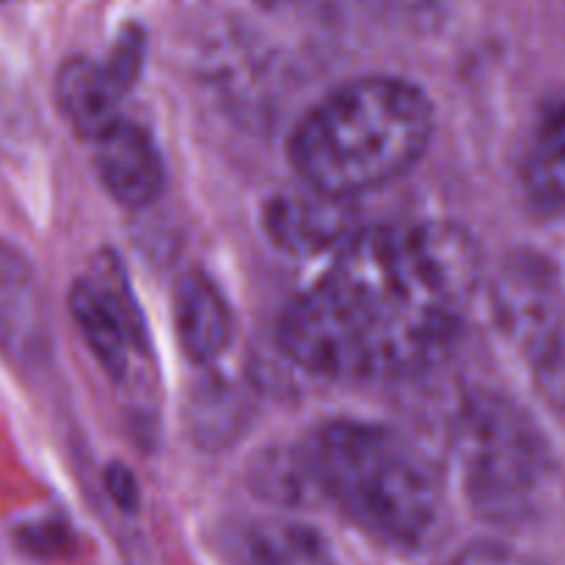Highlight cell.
Segmentation results:
<instances>
[{
    "instance_id": "6da1fadb",
    "label": "cell",
    "mask_w": 565,
    "mask_h": 565,
    "mask_svg": "<svg viewBox=\"0 0 565 565\" xmlns=\"http://www.w3.org/2000/svg\"><path fill=\"white\" fill-rule=\"evenodd\" d=\"M480 285V252L447 221L356 230L329 274L285 309L292 364L337 381L401 379L439 362Z\"/></svg>"
},
{
    "instance_id": "7a4b0ae2",
    "label": "cell",
    "mask_w": 565,
    "mask_h": 565,
    "mask_svg": "<svg viewBox=\"0 0 565 565\" xmlns=\"http://www.w3.org/2000/svg\"><path fill=\"white\" fill-rule=\"evenodd\" d=\"M428 94L390 75L359 77L326 94L290 138V160L312 191L353 199L401 180L430 147Z\"/></svg>"
},
{
    "instance_id": "3957f363",
    "label": "cell",
    "mask_w": 565,
    "mask_h": 565,
    "mask_svg": "<svg viewBox=\"0 0 565 565\" xmlns=\"http://www.w3.org/2000/svg\"><path fill=\"white\" fill-rule=\"evenodd\" d=\"M309 483L353 524L392 546L428 544L445 519L434 463L397 430L337 419L315 430L301 456Z\"/></svg>"
},
{
    "instance_id": "277c9868",
    "label": "cell",
    "mask_w": 565,
    "mask_h": 565,
    "mask_svg": "<svg viewBox=\"0 0 565 565\" xmlns=\"http://www.w3.org/2000/svg\"><path fill=\"white\" fill-rule=\"evenodd\" d=\"M452 450L480 519L513 524L533 511L550 475V447L522 406L494 392L469 395L452 423Z\"/></svg>"
},
{
    "instance_id": "5b68a950",
    "label": "cell",
    "mask_w": 565,
    "mask_h": 565,
    "mask_svg": "<svg viewBox=\"0 0 565 565\" xmlns=\"http://www.w3.org/2000/svg\"><path fill=\"white\" fill-rule=\"evenodd\" d=\"M497 323L522 353L546 397L565 401V292L544 257L519 254L505 263L491 290Z\"/></svg>"
},
{
    "instance_id": "8992f818",
    "label": "cell",
    "mask_w": 565,
    "mask_h": 565,
    "mask_svg": "<svg viewBox=\"0 0 565 565\" xmlns=\"http://www.w3.org/2000/svg\"><path fill=\"white\" fill-rule=\"evenodd\" d=\"M70 312L86 345L114 379H125L132 362L149 353L141 307L114 252L94 257L88 274L72 285Z\"/></svg>"
},
{
    "instance_id": "52a82bcc",
    "label": "cell",
    "mask_w": 565,
    "mask_h": 565,
    "mask_svg": "<svg viewBox=\"0 0 565 565\" xmlns=\"http://www.w3.org/2000/svg\"><path fill=\"white\" fill-rule=\"evenodd\" d=\"M143 50L147 39L141 28L127 25L105 61L72 58L61 66L55 77V97L61 114L81 136L94 141L121 119L119 105L136 86L143 66Z\"/></svg>"
},
{
    "instance_id": "ba28073f",
    "label": "cell",
    "mask_w": 565,
    "mask_h": 565,
    "mask_svg": "<svg viewBox=\"0 0 565 565\" xmlns=\"http://www.w3.org/2000/svg\"><path fill=\"white\" fill-rule=\"evenodd\" d=\"M94 166L105 191L125 207H147L163 193L166 166L152 136L119 119L94 138Z\"/></svg>"
},
{
    "instance_id": "9c48e42d",
    "label": "cell",
    "mask_w": 565,
    "mask_h": 565,
    "mask_svg": "<svg viewBox=\"0 0 565 565\" xmlns=\"http://www.w3.org/2000/svg\"><path fill=\"white\" fill-rule=\"evenodd\" d=\"M348 202L351 199L329 196L307 185L301 193H281L265 207V232L281 252L296 257L340 248L356 232Z\"/></svg>"
},
{
    "instance_id": "30bf717a",
    "label": "cell",
    "mask_w": 565,
    "mask_h": 565,
    "mask_svg": "<svg viewBox=\"0 0 565 565\" xmlns=\"http://www.w3.org/2000/svg\"><path fill=\"white\" fill-rule=\"evenodd\" d=\"M174 329L193 364L218 362L232 337V315L218 287L204 274L182 276L174 292Z\"/></svg>"
},
{
    "instance_id": "8fae6325",
    "label": "cell",
    "mask_w": 565,
    "mask_h": 565,
    "mask_svg": "<svg viewBox=\"0 0 565 565\" xmlns=\"http://www.w3.org/2000/svg\"><path fill=\"white\" fill-rule=\"evenodd\" d=\"M522 185L533 210L565 213V99L550 105L535 125L522 163Z\"/></svg>"
},
{
    "instance_id": "7c38bea8",
    "label": "cell",
    "mask_w": 565,
    "mask_h": 565,
    "mask_svg": "<svg viewBox=\"0 0 565 565\" xmlns=\"http://www.w3.org/2000/svg\"><path fill=\"white\" fill-rule=\"evenodd\" d=\"M252 565H334L323 533L292 519H263L246 533Z\"/></svg>"
},
{
    "instance_id": "4fadbf2b",
    "label": "cell",
    "mask_w": 565,
    "mask_h": 565,
    "mask_svg": "<svg viewBox=\"0 0 565 565\" xmlns=\"http://www.w3.org/2000/svg\"><path fill=\"white\" fill-rule=\"evenodd\" d=\"M450 565H544L497 541H475L456 555Z\"/></svg>"
},
{
    "instance_id": "5bb4252c",
    "label": "cell",
    "mask_w": 565,
    "mask_h": 565,
    "mask_svg": "<svg viewBox=\"0 0 565 565\" xmlns=\"http://www.w3.org/2000/svg\"><path fill=\"white\" fill-rule=\"evenodd\" d=\"M105 483H108V491H110V497L116 500V505L136 508V502H138L136 480H132V475L127 472L125 467H110L108 475H105Z\"/></svg>"
},
{
    "instance_id": "9a60e30c",
    "label": "cell",
    "mask_w": 565,
    "mask_h": 565,
    "mask_svg": "<svg viewBox=\"0 0 565 565\" xmlns=\"http://www.w3.org/2000/svg\"><path fill=\"white\" fill-rule=\"evenodd\" d=\"M259 3H281V0H259Z\"/></svg>"
},
{
    "instance_id": "2e32d148",
    "label": "cell",
    "mask_w": 565,
    "mask_h": 565,
    "mask_svg": "<svg viewBox=\"0 0 565 565\" xmlns=\"http://www.w3.org/2000/svg\"><path fill=\"white\" fill-rule=\"evenodd\" d=\"M3 263H6V257H3V252H0V268H3Z\"/></svg>"
}]
</instances>
